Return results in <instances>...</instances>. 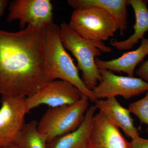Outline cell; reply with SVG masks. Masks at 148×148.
I'll list each match as a JSON object with an SVG mask.
<instances>
[{"label": "cell", "instance_id": "cell-1", "mask_svg": "<svg viewBox=\"0 0 148 148\" xmlns=\"http://www.w3.org/2000/svg\"><path fill=\"white\" fill-rule=\"evenodd\" d=\"M45 28L0 30V95L28 98L49 82Z\"/></svg>", "mask_w": 148, "mask_h": 148}, {"label": "cell", "instance_id": "cell-2", "mask_svg": "<svg viewBox=\"0 0 148 148\" xmlns=\"http://www.w3.org/2000/svg\"><path fill=\"white\" fill-rule=\"evenodd\" d=\"M45 31L46 63L49 82L58 79L68 82L87 96L90 101L95 103L97 100L92 90L86 86L73 60L61 42L60 27L51 23L45 27Z\"/></svg>", "mask_w": 148, "mask_h": 148}, {"label": "cell", "instance_id": "cell-3", "mask_svg": "<svg viewBox=\"0 0 148 148\" xmlns=\"http://www.w3.org/2000/svg\"><path fill=\"white\" fill-rule=\"evenodd\" d=\"M59 33L64 47L76 59L78 68L82 72L83 82L88 89L92 90L101 80L95 58L101 56L102 52H111L112 49L104 42L84 38L64 21L61 24Z\"/></svg>", "mask_w": 148, "mask_h": 148}, {"label": "cell", "instance_id": "cell-4", "mask_svg": "<svg viewBox=\"0 0 148 148\" xmlns=\"http://www.w3.org/2000/svg\"><path fill=\"white\" fill-rule=\"evenodd\" d=\"M89 101L83 94L74 104L48 109L38 124L39 131L45 135L47 143L79 127L89 108Z\"/></svg>", "mask_w": 148, "mask_h": 148}, {"label": "cell", "instance_id": "cell-5", "mask_svg": "<svg viewBox=\"0 0 148 148\" xmlns=\"http://www.w3.org/2000/svg\"><path fill=\"white\" fill-rule=\"evenodd\" d=\"M69 25L84 38L99 42L108 40L119 29L108 12L95 6L74 10Z\"/></svg>", "mask_w": 148, "mask_h": 148}, {"label": "cell", "instance_id": "cell-6", "mask_svg": "<svg viewBox=\"0 0 148 148\" xmlns=\"http://www.w3.org/2000/svg\"><path fill=\"white\" fill-rule=\"evenodd\" d=\"M101 81L92 91L97 100L121 96L130 99L148 92V83L140 78L115 75L107 69H99Z\"/></svg>", "mask_w": 148, "mask_h": 148}, {"label": "cell", "instance_id": "cell-7", "mask_svg": "<svg viewBox=\"0 0 148 148\" xmlns=\"http://www.w3.org/2000/svg\"><path fill=\"white\" fill-rule=\"evenodd\" d=\"M53 9L49 0H14L10 4L7 21L18 20L21 30L28 25L45 28L53 23Z\"/></svg>", "mask_w": 148, "mask_h": 148}, {"label": "cell", "instance_id": "cell-8", "mask_svg": "<svg viewBox=\"0 0 148 148\" xmlns=\"http://www.w3.org/2000/svg\"><path fill=\"white\" fill-rule=\"evenodd\" d=\"M83 94L68 82L59 79L49 82L34 95L26 98L27 111L28 113L41 105L54 108L74 104L80 99Z\"/></svg>", "mask_w": 148, "mask_h": 148}, {"label": "cell", "instance_id": "cell-9", "mask_svg": "<svg viewBox=\"0 0 148 148\" xmlns=\"http://www.w3.org/2000/svg\"><path fill=\"white\" fill-rule=\"evenodd\" d=\"M26 98L2 96L0 108V148L15 144L28 113Z\"/></svg>", "mask_w": 148, "mask_h": 148}, {"label": "cell", "instance_id": "cell-10", "mask_svg": "<svg viewBox=\"0 0 148 148\" xmlns=\"http://www.w3.org/2000/svg\"><path fill=\"white\" fill-rule=\"evenodd\" d=\"M89 148H131L130 143L102 112L93 118Z\"/></svg>", "mask_w": 148, "mask_h": 148}, {"label": "cell", "instance_id": "cell-11", "mask_svg": "<svg viewBox=\"0 0 148 148\" xmlns=\"http://www.w3.org/2000/svg\"><path fill=\"white\" fill-rule=\"evenodd\" d=\"M95 105L108 119L116 127L122 130L131 140L140 137L138 129L135 127L134 120L129 110L121 106L115 97L98 100Z\"/></svg>", "mask_w": 148, "mask_h": 148}, {"label": "cell", "instance_id": "cell-12", "mask_svg": "<svg viewBox=\"0 0 148 148\" xmlns=\"http://www.w3.org/2000/svg\"><path fill=\"white\" fill-rule=\"evenodd\" d=\"M97 109L96 105L90 106L79 127L73 132L55 138L47 143V148H89L92 121Z\"/></svg>", "mask_w": 148, "mask_h": 148}, {"label": "cell", "instance_id": "cell-13", "mask_svg": "<svg viewBox=\"0 0 148 148\" xmlns=\"http://www.w3.org/2000/svg\"><path fill=\"white\" fill-rule=\"evenodd\" d=\"M148 55V38H144L137 49L127 51L120 57L109 61H103L97 57L95 59V64L98 69L125 73L128 76L133 77L135 68Z\"/></svg>", "mask_w": 148, "mask_h": 148}, {"label": "cell", "instance_id": "cell-14", "mask_svg": "<svg viewBox=\"0 0 148 148\" xmlns=\"http://www.w3.org/2000/svg\"><path fill=\"white\" fill-rule=\"evenodd\" d=\"M127 4L134 10L135 23L133 26L134 34L127 39L118 41L114 39L110 40L111 45L119 50L131 49L140 40L144 38L148 31V1L127 0Z\"/></svg>", "mask_w": 148, "mask_h": 148}, {"label": "cell", "instance_id": "cell-15", "mask_svg": "<svg viewBox=\"0 0 148 148\" xmlns=\"http://www.w3.org/2000/svg\"><path fill=\"white\" fill-rule=\"evenodd\" d=\"M69 5L75 9L95 6L106 10L114 19L123 36L127 27L126 0H69Z\"/></svg>", "mask_w": 148, "mask_h": 148}, {"label": "cell", "instance_id": "cell-16", "mask_svg": "<svg viewBox=\"0 0 148 148\" xmlns=\"http://www.w3.org/2000/svg\"><path fill=\"white\" fill-rule=\"evenodd\" d=\"M38 124L36 120L24 124L15 140L19 148H47V138L39 131Z\"/></svg>", "mask_w": 148, "mask_h": 148}, {"label": "cell", "instance_id": "cell-17", "mask_svg": "<svg viewBox=\"0 0 148 148\" xmlns=\"http://www.w3.org/2000/svg\"><path fill=\"white\" fill-rule=\"evenodd\" d=\"M128 109L138 118L142 124L147 125L148 133V92L144 98L130 103Z\"/></svg>", "mask_w": 148, "mask_h": 148}, {"label": "cell", "instance_id": "cell-18", "mask_svg": "<svg viewBox=\"0 0 148 148\" xmlns=\"http://www.w3.org/2000/svg\"><path fill=\"white\" fill-rule=\"evenodd\" d=\"M136 74L140 78L148 83V60L141 62Z\"/></svg>", "mask_w": 148, "mask_h": 148}, {"label": "cell", "instance_id": "cell-19", "mask_svg": "<svg viewBox=\"0 0 148 148\" xmlns=\"http://www.w3.org/2000/svg\"><path fill=\"white\" fill-rule=\"evenodd\" d=\"M130 143L131 148H148V139L139 137L132 139Z\"/></svg>", "mask_w": 148, "mask_h": 148}, {"label": "cell", "instance_id": "cell-20", "mask_svg": "<svg viewBox=\"0 0 148 148\" xmlns=\"http://www.w3.org/2000/svg\"><path fill=\"white\" fill-rule=\"evenodd\" d=\"M9 2L8 0H0V16L3 15Z\"/></svg>", "mask_w": 148, "mask_h": 148}, {"label": "cell", "instance_id": "cell-21", "mask_svg": "<svg viewBox=\"0 0 148 148\" xmlns=\"http://www.w3.org/2000/svg\"><path fill=\"white\" fill-rule=\"evenodd\" d=\"M2 148H19L18 145L15 144H12V145H10L7 146Z\"/></svg>", "mask_w": 148, "mask_h": 148}]
</instances>
